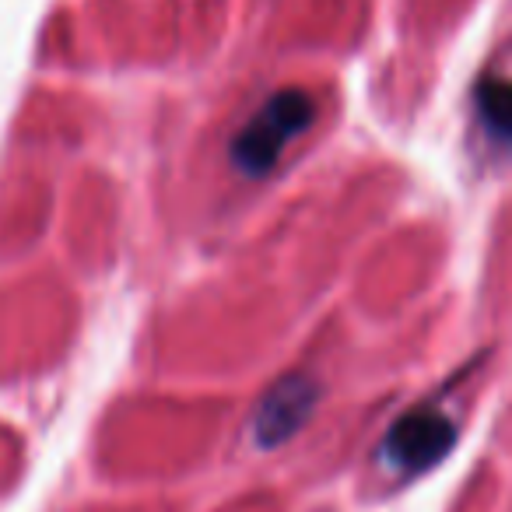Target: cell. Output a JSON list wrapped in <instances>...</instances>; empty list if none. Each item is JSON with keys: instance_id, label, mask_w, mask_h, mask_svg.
Masks as SVG:
<instances>
[{"instance_id": "cell-1", "label": "cell", "mask_w": 512, "mask_h": 512, "mask_svg": "<svg viewBox=\"0 0 512 512\" xmlns=\"http://www.w3.org/2000/svg\"><path fill=\"white\" fill-rule=\"evenodd\" d=\"M316 120V102L302 88H281L274 92L256 116L235 134L232 141V162L239 172L260 179L281 162L285 148L302 137Z\"/></svg>"}, {"instance_id": "cell-2", "label": "cell", "mask_w": 512, "mask_h": 512, "mask_svg": "<svg viewBox=\"0 0 512 512\" xmlns=\"http://www.w3.org/2000/svg\"><path fill=\"white\" fill-rule=\"evenodd\" d=\"M453 439L456 428L449 414L421 404L393 421L383 446H379V460L390 470H400V474H418V470L432 467L435 460H442Z\"/></svg>"}, {"instance_id": "cell-3", "label": "cell", "mask_w": 512, "mask_h": 512, "mask_svg": "<svg viewBox=\"0 0 512 512\" xmlns=\"http://www.w3.org/2000/svg\"><path fill=\"white\" fill-rule=\"evenodd\" d=\"M316 397H320V390H316V383L309 376H285L264 397L260 411H256L253 439L264 449H274L285 439H292L306 425L309 414H313Z\"/></svg>"}, {"instance_id": "cell-4", "label": "cell", "mask_w": 512, "mask_h": 512, "mask_svg": "<svg viewBox=\"0 0 512 512\" xmlns=\"http://www.w3.org/2000/svg\"><path fill=\"white\" fill-rule=\"evenodd\" d=\"M477 109L481 120L498 141L512 144V78H484L477 88Z\"/></svg>"}]
</instances>
